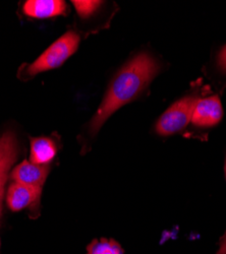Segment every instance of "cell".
<instances>
[{"label": "cell", "mask_w": 226, "mask_h": 254, "mask_svg": "<svg viewBox=\"0 0 226 254\" xmlns=\"http://www.w3.org/2000/svg\"><path fill=\"white\" fill-rule=\"evenodd\" d=\"M162 68L160 61L149 52H141L128 61L112 78L103 101L88 123V134L94 136L114 112L138 99Z\"/></svg>", "instance_id": "cell-1"}, {"label": "cell", "mask_w": 226, "mask_h": 254, "mask_svg": "<svg viewBox=\"0 0 226 254\" xmlns=\"http://www.w3.org/2000/svg\"><path fill=\"white\" fill-rule=\"evenodd\" d=\"M200 86H193L192 90L175 101L164 112L155 124V131L158 135L169 136L182 133L192 121L195 107L201 99Z\"/></svg>", "instance_id": "cell-2"}, {"label": "cell", "mask_w": 226, "mask_h": 254, "mask_svg": "<svg viewBox=\"0 0 226 254\" xmlns=\"http://www.w3.org/2000/svg\"><path fill=\"white\" fill-rule=\"evenodd\" d=\"M79 35L71 30L58 40L41 55L32 64L25 69L24 76L33 77L40 72L55 69L61 66L77 50L79 44Z\"/></svg>", "instance_id": "cell-3"}, {"label": "cell", "mask_w": 226, "mask_h": 254, "mask_svg": "<svg viewBox=\"0 0 226 254\" xmlns=\"http://www.w3.org/2000/svg\"><path fill=\"white\" fill-rule=\"evenodd\" d=\"M223 117V108L218 95L202 98L198 101L191 124L199 129L210 128L220 123Z\"/></svg>", "instance_id": "cell-4"}, {"label": "cell", "mask_w": 226, "mask_h": 254, "mask_svg": "<svg viewBox=\"0 0 226 254\" xmlns=\"http://www.w3.org/2000/svg\"><path fill=\"white\" fill-rule=\"evenodd\" d=\"M16 158V139L12 131H5L0 136V215L7 173Z\"/></svg>", "instance_id": "cell-5"}, {"label": "cell", "mask_w": 226, "mask_h": 254, "mask_svg": "<svg viewBox=\"0 0 226 254\" xmlns=\"http://www.w3.org/2000/svg\"><path fill=\"white\" fill-rule=\"evenodd\" d=\"M41 188L20 184L17 182L12 183L7 192V204L13 211H18L31 205L38 204L41 196Z\"/></svg>", "instance_id": "cell-6"}, {"label": "cell", "mask_w": 226, "mask_h": 254, "mask_svg": "<svg viewBox=\"0 0 226 254\" xmlns=\"http://www.w3.org/2000/svg\"><path fill=\"white\" fill-rule=\"evenodd\" d=\"M49 172L48 165H36L32 162L24 161L12 172L14 182L35 187H42Z\"/></svg>", "instance_id": "cell-7"}, {"label": "cell", "mask_w": 226, "mask_h": 254, "mask_svg": "<svg viewBox=\"0 0 226 254\" xmlns=\"http://www.w3.org/2000/svg\"><path fill=\"white\" fill-rule=\"evenodd\" d=\"M67 3L63 0H28L23 5V12L33 18H50L66 14Z\"/></svg>", "instance_id": "cell-8"}, {"label": "cell", "mask_w": 226, "mask_h": 254, "mask_svg": "<svg viewBox=\"0 0 226 254\" xmlns=\"http://www.w3.org/2000/svg\"><path fill=\"white\" fill-rule=\"evenodd\" d=\"M57 153L55 142L48 137L31 138V162L36 165H48Z\"/></svg>", "instance_id": "cell-9"}, {"label": "cell", "mask_w": 226, "mask_h": 254, "mask_svg": "<svg viewBox=\"0 0 226 254\" xmlns=\"http://www.w3.org/2000/svg\"><path fill=\"white\" fill-rule=\"evenodd\" d=\"M88 254H123V250L116 241L102 238L88 246Z\"/></svg>", "instance_id": "cell-10"}, {"label": "cell", "mask_w": 226, "mask_h": 254, "mask_svg": "<svg viewBox=\"0 0 226 254\" xmlns=\"http://www.w3.org/2000/svg\"><path fill=\"white\" fill-rule=\"evenodd\" d=\"M77 14L84 19L89 18L98 11V9L103 4L101 1H73Z\"/></svg>", "instance_id": "cell-11"}, {"label": "cell", "mask_w": 226, "mask_h": 254, "mask_svg": "<svg viewBox=\"0 0 226 254\" xmlns=\"http://www.w3.org/2000/svg\"><path fill=\"white\" fill-rule=\"evenodd\" d=\"M214 68L218 74L226 76V44L217 52L214 60Z\"/></svg>", "instance_id": "cell-12"}, {"label": "cell", "mask_w": 226, "mask_h": 254, "mask_svg": "<svg viewBox=\"0 0 226 254\" xmlns=\"http://www.w3.org/2000/svg\"><path fill=\"white\" fill-rule=\"evenodd\" d=\"M217 254H226V233L219 242V249L217 251Z\"/></svg>", "instance_id": "cell-13"}, {"label": "cell", "mask_w": 226, "mask_h": 254, "mask_svg": "<svg viewBox=\"0 0 226 254\" xmlns=\"http://www.w3.org/2000/svg\"><path fill=\"white\" fill-rule=\"evenodd\" d=\"M224 172H225V179H226V158H225V165H224Z\"/></svg>", "instance_id": "cell-14"}]
</instances>
